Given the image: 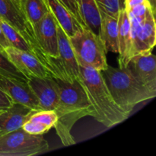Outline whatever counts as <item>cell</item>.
Returning a JSON list of instances; mask_svg holds the SVG:
<instances>
[{
	"label": "cell",
	"mask_w": 156,
	"mask_h": 156,
	"mask_svg": "<svg viewBox=\"0 0 156 156\" xmlns=\"http://www.w3.org/2000/svg\"><path fill=\"white\" fill-rule=\"evenodd\" d=\"M56 80L59 98L54 111L57 115L54 128L62 145L69 146L76 143L71 133L73 126L82 117H92L93 108L79 79L71 82L59 79Z\"/></svg>",
	"instance_id": "6da1fadb"
},
{
	"label": "cell",
	"mask_w": 156,
	"mask_h": 156,
	"mask_svg": "<svg viewBox=\"0 0 156 156\" xmlns=\"http://www.w3.org/2000/svg\"><path fill=\"white\" fill-rule=\"evenodd\" d=\"M79 80L93 108L92 117L106 127H112L124 121L129 113L116 104L100 71L79 65Z\"/></svg>",
	"instance_id": "7a4b0ae2"
},
{
	"label": "cell",
	"mask_w": 156,
	"mask_h": 156,
	"mask_svg": "<svg viewBox=\"0 0 156 156\" xmlns=\"http://www.w3.org/2000/svg\"><path fill=\"white\" fill-rule=\"evenodd\" d=\"M101 73L116 104L129 114L136 105L156 96V92L143 85L126 67L114 68L108 65Z\"/></svg>",
	"instance_id": "3957f363"
},
{
	"label": "cell",
	"mask_w": 156,
	"mask_h": 156,
	"mask_svg": "<svg viewBox=\"0 0 156 156\" xmlns=\"http://www.w3.org/2000/svg\"><path fill=\"white\" fill-rule=\"evenodd\" d=\"M69 41L79 65L92 67L100 72L108 67L105 45L100 37L88 27H81L70 37Z\"/></svg>",
	"instance_id": "277c9868"
},
{
	"label": "cell",
	"mask_w": 156,
	"mask_h": 156,
	"mask_svg": "<svg viewBox=\"0 0 156 156\" xmlns=\"http://www.w3.org/2000/svg\"><path fill=\"white\" fill-rule=\"evenodd\" d=\"M58 35V56L45 55L41 63L51 77L66 82H73L79 77V63L76 60L69 38L56 22Z\"/></svg>",
	"instance_id": "5b68a950"
},
{
	"label": "cell",
	"mask_w": 156,
	"mask_h": 156,
	"mask_svg": "<svg viewBox=\"0 0 156 156\" xmlns=\"http://www.w3.org/2000/svg\"><path fill=\"white\" fill-rule=\"evenodd\" d=\"M49 149L43 135H33L22 128L0 136V156H31Z\"/></svg>",
	"instance_id": "8992f818"
},
{
	"label": "cell",
	"mask_w": 156,
	"mask_h": 156,
	"mask_svg": "<svg viewBox=\"0 0 156 156\" xmlns=\"http://www.w3.org/2000/svg\"><path fill=\"white\" fill-rule=\"evenodd\" d=\"M128 16L130 21L129 60L137 54L152 53L156 44V27L155 15L151 8L147 9L143 18L129 14Z\"/></svg>",
	"instance_id": "52a82bcc"
},
{
	"label": "cell",
	"mask_w": 156,
	"mask_h": 156,
	"mask_svg": "<svg viewBox=\"0 0 156 156\" xmlns=\"http://www.w3.org/2000/svg\"><path fill=\"white\" fill-rule=\"evenodd\" d=\"M0 19L19 32L35 50H39L31 24L22 9L13 0H0Z\"/></svg>",
	"instance_id": "ba28073f"
},
{
	"label": "cell",
	"mask_w": 156,
	"mask_h": 156,
	"mask_svg": "<svg viewBox=\"0 0 156 156\" xmlns=\"http://www.w3.org/2000/svg\"><path fill=\"white\" fill-rule=\"evenodd\" d=\"M33 29L39 47L37 50H41L42 53L38 59L41 62L45 55L57 57V27L56 19L51 12L50 11L41 21H38Z\"/></svg>",
	"instance_id": "9c48e42d"
},
{
	"label": "cell",
	"mask_w": 156,
	"mask_h": 156,
	"mask_svg": "<svg viewBox=\"0 0 156 156\" xmlns=\"http://www.w3.org/2000/svg\"><path fill=\"white\" fill-rule=\"evenodd\" d=\"M4 53L27 80L31 78L51 77L44 65L33 53L12 47L5 49Z\"/></svg>",
	"instance_id": "30bf717a"
},
{
	"label": "cell",
	"mask_w": 156,
	"mask_h": 156,
	"mask_svg": "<svg viewBox=\"0 0 156 156\" xmlns=\"http://www.w3.org/2000/svg\"><path fill=\"white\" fill-rule=\"evenodd\" d=\"M29 87L37 99L41 111H55L59 98V86L55 78H31Z\"/></svg>",
	"instance_id": "8fae6325"
},
{
	"label": "cell",
	"mask_w": 156,
	"mask_h": 156,
	"mask_svg": "<svg viewBox=\"0 0 156 156\" xmlns=\"http://www.w3.org/2000/svg\"><path fill=\"white\" fill-rule=\"evenodd\" d=\"M126 68L143 85L156 92V59L152 53L133 56Z\"/></svg>",
	"instance_id": "7c38bea8"
},
{
	"label": "cell",
	"mask_w": 156,
	"mask_h": 156,
	"mask_svg": "<svg viewBox=\"0 0 156 156\" xmlns=\"http://www.w3.org/2000/svg\"><path fill=\"white\" fill-rule=\"evenodd\" d=\"M0 90L5 93L14 103L21 104L34 111H41L37 99L32 92L27 82L0 75Z\"/></svg>",
	"instance_id": "4fadbf2b"
},
{
	"label": "cell",
	"mask_w": 156,
	"mask_h": 156,
	"mask_svg": "<svg viewBox=\"0 0 156 156\" xmlns=\"http://www.w3.org/2000/svg\"><path fill=\"white\" fill-rule=\"evenodd\" d=\"M34 110L21 104L14 103L0 114V136L22 128Z\"/></svg>",
	"instance_id": "5bb4252c"
},
{
	"label": "cell",
	"mask_w": 156,
	"mask_h": 156,
	"mask_svg": "<svg viewBox=\"0 0 156 156\" xmlns=\"http://www.w3.org/2000/svg\"><path fill=\"white\" fill-rule=\"evenodd\" d=\"M57 115L54 111H35L22 126L24 131L33 135H43L54 127Z\"/></svg>",
	"instance_id": "9a60e30c"
},
{
	"label": "cell",
	"mask_w": 156,
	"mask_h": 156,
	"mask_svg": "<svg viewBox=\"0 0 156 156\" xmlns=\"http://www.w3.org/2000/svg\"><path fill=\"white\" fill-rule=\"evenodd\" d=\"M118 21L119 68H124L129 62L130 49V21L126 9H122L117 18Z\"/></svg>",
	"instance_id": "2e32d148"
},
{
	"label": "cell",
	"mask_w": 156,
	"mask_h": 156,
	"mask_svg": "<svg viewBox=\"0 0 156 156\" xmlns=\"http://www.w3.org/2000/svg\"><path fill=\"white\" fill-rule=\"evenodd\" d=\"M47 4L56 22L62 27L69 38L75 34L81 27H84L58 0H47Z\"/></svg>",
	"instance_id": "e0dca14e"
},
{
	"label": "cell",
	"mask_w": 156,
	"mask_h": 156,
	"mask_svg": "<svg viewBox=\"0 0 156 156\" xmlns=\"http://www.w3.org/2000/svg\"><path fill=\"white\" fill-rule=\"evenodd\" d=\"M99 37L108 52L119 53L118 21L117 18L108 15H101Z\"/></svg>",
	"instance_id": "ac0fdd59"
},
{
	"label": "cell",
	"mask_w": 156,
	"mask_h": 156,
	"mask_svg": "<svg viewBox=\"0 0 156 156\" xmlns=\"http://www.w3.org/2000/svg\"><path fill=\"white\" fill-rule=\"evenodd\" d=\"M79 10L85 27L99 36L102 16L95 0H79Z\"/></svg>",
	"instance_id": "d6986e66"
},
{
	"label": "cell",
	"mask_w": 156,
	"mask_h": 156,
	"mask_svg": "<svg viewBox=\"0 0 156 156\" xmlns=\"http://www.w3.org/2000/svg\"><path fill=\"white\" fill-rule=\"evenodd\" d=\"M22 10L33 28L50 12L48 5L43 0H24Z\"/></svg>",
	"instance_id": "ffe728a7"
},
{
	"label": "cell",
	"mask_w": 156,
	"mask_h": 156,
	"mask_svg": "<svg viewBox=\"0 0 156 156\" xmlns=\"http://www.w3.org/2000/svg\"><path fill=\"white\" fill-rule=\"evenodd\" d=\"M0 24H1L3 34L7 39L8 42L10 44V47L33 53V48L31 45L27 42V40L22 35H21L19 32L17 31L9 24L1 19H0Z\"/></svg>",
	"instance_id": "44dd1931"
},
{
	"label": "cell",
	"mask_w": 156,
	"mask_h": 156,
	"mask_svg": "<svg viewBox=\"0 0 156 156\" xmlns=\"http://www.w3.org/2000/svg\"><path fill=\"white\" fill-rule=\"evenodd\" d=\"M0 75L8 78L27 82V78L15 66L2 50H0Z\"/></svg>",
	"instance_id": "7402d4cb"
},
{
	"label": "cell",
	"mask_w": 156,
	"mask_h": 156,
	"mask_svg": "<svg viewBox=\"0 0 156 156\" xmlns=\"http://www.w3.org/2000/svg\"><path fill=\"white\" fill-rule=\"evenodd\" d=\"M101 15L118 18L119 13L124 9V0H95Z\"/></svg>",
	"instance_id": "603a6c76"
},
{
	"label": "cell",
	"mask_w": 156,
	"mask_h": 156,
	"mask_svg": "<svg viewBox=\"0 0 156 156\" xmlns=\"http://www.w3.org/2000/svg\"><path fill=\"white\" fill-rule=\"evenodd\" d=\"M14 101L2 91L0 90V110H5L10 108Z\"/></svg>",
	"instance_id": "cb8c5ba5"
},
{
	"label": "cell",
	"mask_w": 156,
	"mask_h": 156,
	"mask_svg": "<svg viewBox=\"0 0 156 156\" xmlns=\"http://www.w3.org/2000/svg\"><path fill=\"white\" fill-rule=\"evenodd\" d=\"M79 0H69V2L70 5H71L72 10H73V13L74 15L75 18L77 19V21H79V24L85 27V24H84L83 21H82V18H81L80 14H79Z\"/></svg>",
	"instance_id": "d4e9b609"
},
{
	"label": "cell",
	"mask_w": 156,
	"mask_h": 156,
	"mask_svg": "<svg viewBox=\"0 0 156 156\" xmlns=\"http://www.w3.org/2000/svg\"><path fill=\"white\" fill-rule=\"evenodd\" d=\"M146 2L147 0H124V9L128 10L133 6Z\"/></svg>",
	"instance_id": "484cf974"
},
{
	"label": "cell",
	"mask_w": 156,
	"mask_h": 156,
	"mask_svg": "<svg viewBox=\"0 0 156 156\" xmlns=\"http://www.w3.org/2000/svg\"><path fill=\"white\" fill-rule=\"evenodd\" d=\"M9 47H10V44L8 42L7 39H6L4 34H3L2 30L1 24H0V50L4 51L5 49Z\"/></svg>",
	"instance_id": "4316f807"
},
{
	"label": "cell",
	"mask_w": 156,
	"mask_h": 156,
	"mask_svg": "<svg viewBox=\"0 0 156 156\" xmlns=\"http://www.w3.org/2000/svg\"><path fill=\"white\" fill-rule=\"evenodd\" d=\"M148 2L149 3L151 6V9H152V12L154 13V15H155V10H156V0H147Z\"/></svg>",
	"instance_id": "83f0119b"
},
{
	"label": "cell",
	"mask_w": 156,
	"mask_h": 156,
	"mask_svg": "<svg viewBox=\"0 0 156 156\" xmlns=\"http://www.w3.org/2000/svg\"><path fill=\"white\" fill-rule=\"evenodd\" d=\"M14 2H15L17 3V4L18 5L20 6V7L21 8V9H22V7H21V3H20V2H19V0H13Z\"/></svg>",
	"instance_id": "f1b7e54d"
},
{
	"label": "cell",
	"mask_w": 156,
	"mask_h": 156,
	"mask_svg": "<svg viewBox=\"0 0 156 156\" xmlns=\"http://www.w3.org/2000/svg\"><path fill=\"white\" fill-rule=\"evenodd\" d=\"M24 0H19L20 3H21V7H22V4H23V2H24Z\"/></svg>",
	"instance_id": "f546056e"
},
{
	"label": "cell",
	"mask_w": 156,
	"mask_h": 156,
	"mask_svg": "<svg viewBox=\"0 0 156 156\" xmlns=\"http://www.w3.org/2000/svg\"><path fill=\"white\" fill-rule=\"evenodd\" d=\"M4 111H5V110H0V114H1Z\"/></svg>",
	"instance_id": "4dcf8cb0"
},
{
	"label": "cell",
	"mask_w": 156,
	"mask_h": 156,
	"mask_svg": "<svg viewBox=\"0 0 156 156\" xmlns=\"http://www.w3.org/2000/svg\"><path fill=\"white\" fill-rule=\"evenodd\" d=\"M43 1H44V2H46L47 4V0H43ZM47 5H48V4H47Z\"/></svg>",
	"instance_id": "1f68e13d"
}]
</instances>
